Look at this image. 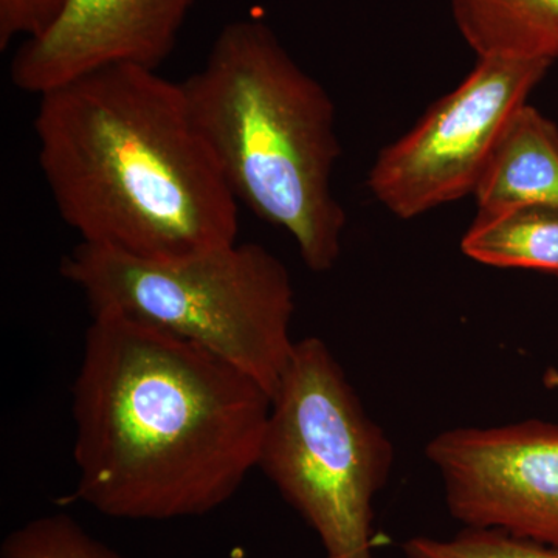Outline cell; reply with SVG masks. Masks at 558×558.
<instances>
[{
	"label": "cell",
	"mask_w": 558,
	"mask_h": 558,
	"mask_svg": "<svg viewBox=\"0 0 558 558\" xmlns=\"http://www.w3.org/2000/svg\"><path fill=\"white\" fill-rule=\"evenodd\" d=\"M73 384L75 494L110 519L207 515L258 469L271 396L197 344L92 314Z\"/></svg>",
	"instance_id": "obj_1"
},
{
	"label": "cell",
	"mask_w": 558,
	"mask_h": 558,
	"mask_svg": "<svg viewBox=\"0 0 558 558\" xmlns=\"http://www.w3.org/2000/svg\"><path fill=\"white\" fill-rule=\"evenodd\" d=\"M38 161L81 242L170 260L234 244L238 199L182 84L108 65L40 95Z\"/></svg>",
	"instance_id": "obj_2"
},
{
	"label": "cell",
	"mask_w": 558,
	"mask_h": 558,
	"mask_svg": "<svg viewBox=\"0 0 558 558\" xmlns=\"http://www.w3.org/2000/svg\"><path fill=\"white\" fill-rule=\"evenodd\" d=\"M180 84L234 197L286 231L314 274L332 270L348 218L333 193L341 146L325 87L259 20L227 24Z\"/></svg>",
	"instance_id": "obj_3"
},
{
	"label": "cell",
	"mask_w": 558,
	"mask_h": 558,
	"mask_svg": "<svg viewBox=\"0 0 558 558\" xmlns=\"http://www.w3.org/2000/svg\"><path fill=\"white\" fill-rule=\"evenodd\" d=\"M61 275L83 290L92 314L117 312L197 344L270 396L288 369L295 290L284 263L260 244L153 260L81 242Z\"/></svg>",
	"instance_id": "obj_4"
},
{
	"label": "cell",
	"mask_w": 558,
	"mask_h": 558,
	"mask_svg": "<svg viewBox=\"0 0 558 558\" xmlns=\"http://www.w3.org/2000/svg\"><path fill=\"white\" fill-rule=\"evenodd\" d=\"M392 464L391 440L328 344L296 341L271 396L258 469L315 532L325 558H379L374 499Z\"/></svg>",
	"instance_id": "obj_5"
},
{
	"label": "cell",
	"mask_w": 558,
	"mask_h": 558,
	"mask_svg": "<svg viewBox=\"0 0 558 558\" xmlns=\"http://www.w3.org/2000/svg\"><path fill=\"white\" fill-rule=\"evenodd\" d=\"M553 65L519 58H478L402 137L377 154L366 186L396 218L410 220L473 196L510 119Z\"/></svg>",
	"instance_id": "obj_6"
},
{
	"label": "cell",
	"mask_w": 558,
	"mask_h": 558,
	"mask_svg": "<svg viewBox=\"0 0 558 558\" xmlns=\"http://www.w3.org/2000/svg\"><path fill=\"white\" fill-rule=\"evenodd\" d=\"M425 453L462 526L558 548V424L527 418L446 429Z\"/></svg>",
	"instance_id": "obj_7"
},
{
	"label": "cell",
	"mask_w": 558,
	"mask_h": 558,
	"mask_svg": "<svg viewBox=\"0 0 558 558\" xmlns=\"http://www.w3.org/2000/svg\"><path fill=\"white\" fill-rule=\"evenodd\" d=\"M197 0H69L57 24L24 40L11 61L14 86L40 95L116 64L159 69Z\"/></svg>",
	"instance_id": "obj_8"
},
{
	"label": "cell",
	"mask_w": 558,
	"mask_h": 558,
	"mask_svg": "<svg viewBox=\"0 0 558 558\" xmlns=\"http://www.w3.org/2000/svg\"><path fill=\"white\" fill-rule=\"evenodd\" d=\"M476 211L558 205V126L534 106L517 110L495 146L475 193Z\"/></svg>",
	"instance_id": "obj_9"
},
{
	"label": "cell",
	"mask_w": 558,
	"mask_h": 558,
	"mask_svg": "<svg viewBox=\"0 0 558 558\" xmlns=\"http://www.w3.org/2000/svg\"><path fill=\"white\" fill-rule=\"evenodd\" d=\"M476 57L558 60V0H450Z\"/></svg>",
	"instance_id": "obj_10"
},
{
	"label": "cell",
	"mask_w": 558,
	"mask_h": 558,
	"mask_svg": "<svg viewBox=\"0 0 558 558\" xmlns=\"http://www.w3.org/2000/svg\"><path fill=\"white\" fill-rule=\"evenodd\" d=\"M468 258L497 269L558 277V205L527 204L476 211L461 240Z\"/></svg>",
	"instance_id": "obj_11"
},
{
	"label": "cell",
	"mask_w": 558,
	"mask_h": 558,
	"mask_svg": "<svg viewBox=\"0 0 558 558\" xmlns=\"http://www.w3.org/2000/svg\"><path fill=\"white\" fill-rule=\"evenodd\" d=\"M0 558H123L90 535L68 513L39 517L14 529L0 546Z\"/></svg>",
	"instance_id": "obj_12"
},
{
	"label": "cell",
	"mask_w": 558,
	"mask_h": 558,
	"mask_svg": "<svg viewBox=\"0 0 558 558\" xmlns=\"http://www.w3.org/2000/svg\"><path fill=\"white\" fill-rule=\"evenodd\" d=\"M403 558H558V548L499 531L464 527L450 538H410Z\"/></svg>",
	"instance_id": "obj_13"
},
{
	"label": "cell",
	"mask_w": 558,
	"mask_h": 558,
	"mask_svg": "<svg viewBox=\"0 0 558 558\" xmlns=\"http://www.w3.org/2000/svg\"><path fill=\"white\" fill-rule=\"evenodd\" d=\"M69 0H0V50L17 38H40L57 24Z\"/></svg>",
	"instance_id": "obj_14"
},
{
	"label": "cell",
	"mask_w": 558,
	"mask_h": 558,
	"mask_svg": "<svg viewBox=\"0 0 558 558\" xmlns=\"http://www.w3.org/2000/svg\"><path fill=\"white\" fill-rule=\"evenodd\" d=\"M546 388L558 389V369H548L545 374Z\"/></svg>",
	"instance_id": "obj_15"
}]
</instances>
